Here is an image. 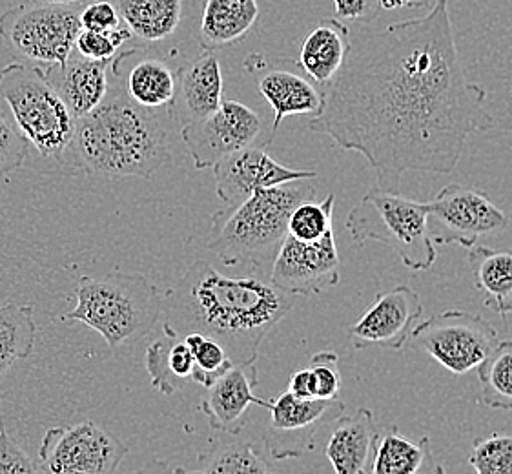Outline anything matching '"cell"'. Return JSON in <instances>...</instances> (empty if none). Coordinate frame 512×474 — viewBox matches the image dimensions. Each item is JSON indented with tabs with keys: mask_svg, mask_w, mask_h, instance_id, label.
I'll use <instances>...</instances> for the list:
<instances>
[{
	"mask_svg": "<svg viewBox=\"0 0 512 474\" xmlns=\"http://www.w3.org/2000/svg\"><path fill=\"white\" fill-rule=\"evenodd\" d=\"M451 0L383 28L358 24L310 130L367 159L378 188L407 172L452 174L472 134L494 128L487 93L467 79L454 41Z\"/></svg>",
	"mask_w": 512,
	"mask_h": 474,
	"instance_id": "1",
	"label": "cell"
},
{
	"mask_svg": "<svg viewBox=\"0 0 512 474\" xmlns=\"http://www.w3.org/2000/svg\"><path fill=\"white\" fill-rule=\"evenodd\" d=\"M296 296L270 279L228 278L197 259L163 296V329L199 332L223 345L234 365L256 363L268 332L294 309Z\"/></svg>",
	"mask_w": 512,
	"mask_h": 474,
	"instance_id": "2",
	"label": "cell"
},
{
	"mask_svg": "<svg viewBox=\"0 0 512 474\" xmlns=\"http://www.w3.org/2000/svg\"><path fill=\"white\" fill-rule=\"evenodd\" d=\"M121 55L112 61V83L103 103L75 123L72 145L61 163L88 174L150 181L170 161L163 121L135 104L119 83Z\"/></svg>",
	"mask_w": 512,
	"mask_h": 474,
	"instance_id": "3",
	"label": "cell"
},
{
	"mask_svg": "<svg viewBox=\"0 0 512 474\" xmlns=\"http://www.w3.org/2000/svg\"><path fill=\"white\" fill-rule=\"evenodd\" d=\"M312 179L261 188L236 207L217 210L206 248L225 265L272 267L288 234V217L303 201L316 197Z\"/></svg>",
	"mask_w": 512,
	"mask_h": 474,
	"instance_id": "4",
	"label": "cell"
},
{
	"mask_svg": "<svg viewBox=\"0 0 512 474\" xmlns=\"http://www.w3.org/2000/svg\"><path fill=\"white\" fill-rule=\"evenodd\" d=\"M75 299L77 307L61 320L79 321L99 332L112 349L146 338L163 314L161 292L137 272L81 278Z\"/></svg>",
	"mask_w": 512,
	"mask_h": 474,
	"instance_id": "5",
	"label": "cell"
},
{
	"mask_svg": "<svg viewBox=\"0 0 512 474\" xmlns=\"http://www.w3.org/2000/svg\"><path fill=\"white\" fill-rule=\"evenodd\" d=\"M427 219V203L376 186L350 210L347 230L356 243H383L396 252L405 267L421 272L436 261Z\"/></svg>",
	"mask_w": 512,
	"mask_h": 474,
	"instance_id": "6",
	"label": "cell"
},
{
	"mask_svg": "<svg viewBox=\"0 0 512 474\" xmlns=\"http://www.w3.org/2000/svg\"><path fill=\"white\" fill-rule=\"evenodd\" d=\"M0 95L28 143L42 157L62 161L72 145L77 119L44 70L28 62L6 64L0 68Z\"/></svg>",
	"mask_w": 512,
	"mask_h": 474,
	"instance_id": "7",
	"label": "cell"
},
{
	"mask_svg": "<svg viewBox=\"0 0 512 474\" xmlns=\"http://www.w3.org/2000/svg\"><path fill=\"white\" fill-rule=\"evenodd\" d=\"M81 30L75 6L24 2L0 17L2 44L15 57L41 70L64 64L75 50Z\"/></svg>",
	"mask_w": 512,
	"mask_h": 474,
	"instance_id": "8",
	"label": "cell"
},
{
	"mask_svg": "<svg viewBox=\"0 0 512 474\" xmlns=\"http://www.w3.org/2000/svg\"><path fill=\"white\" fill-rule=\"evenodd\" d=\"M412 341L452 374L476 371L498 343V330L467 310H443L416 325Z\"/></svg>",
	"mask_w": 512,
	"mask_h": 474,
	"instance_id": "9",
	"label": "cell"
},
{
	"mask_svg": "<svg viewBox=\"0 0 512 474\" xmlns=\"http://www.w3.org/2000/svg\"><path fill=\"white\" fill-rule=\"evenodd\" d=\"M429 232L438 245L471 248L483 236L502 232L507 216L485 192L469 186L447 185L427 201Z\"/></svg>",
	"mask_w": 512,
	"mask_h": 474,
	"instance_id": "10",
	"label": "cell"
},
{
	"mask_svg": "<svg viewBox=\"0 0 512 474\" xmlns=\"http://www.w3.org/2000/svg\"><path fill=\"white\" fill-rule=\"evenodd\" d=\"M41 469L53 474H112L128 447L92 422L53 427L42 438Z\"/></svg>",
	"mask_w": 512,
	"mask_h": 474,
	"instance_id": "11",
	"label": "cell"
},
{
	"mask_svg": "<svg viewBox=\"0 0 512 474\" xmlns=\"http://www.w3.org/2000/svg\"><path fill=\"white\" fill-rule=\"evenodd\" d=\"M263 132L261 117L239 101H223L214 114L181 126L186 150L199 170L212 168L245 148L270 145L261 139Z\"/></svg>",
	"mask_w": 512,
	"mask_h": 474,
	"instance_id": "12",
	"label": "cell"
},
{
	"mask_svg": "<svg viewBox=\"0 0 512 474\" xmlns=\"http://www.w3.org/2000/svg\"><path fill=\"white\" fill-rule=\"evenodd\" d=\"M265 444L276 460L299 458L314 449L316 436L345 413L341 398H297L292 392H283L270 402Z\"/></svg>",
	"mask_w": 512,
	"mask_h": 474,
	"instance_id": "13",
	"label": "cell"
},
{
	"mask_svg": "<svg viewBox=\"0 0 512 474\" xmlns=\"http://www.w3.org/2000/svg\"><path fill=\"white\" fill-rule=\"evenodd\" d=\"M270 281L296 298L321 294L339 285L341 263L336 228L312 243L287 234L270 267Z\"/></svg>",
	"mask_w": 512,
	"mask_h": 474,
	"instance_id": "14",
	"label": "cell"
},
{
	"mask_svg": "<svg viewBox=\"0 0 512 474\" xmlns=\"http://www.w3.org/2000/svg\"><path fill=\"white\" fill-rule=\"evenodd\" d=\"M421 316L423 303L418 292L409 285H398L379 292L369 309L350 325L349 338L358 351L369 347L400 351Z\"/></svg>",
	"mask_w": 512,
	"mask_h": 474,
	"instance_id": "15",
	"label": "cell"
},
{
	"mask_svg": "<svg viewBox=\"0 0 512 474\" xmlns=\"http://www.w3.org/2000/svg\"><path fill=\"white\" fill-rule=\"evenodd\" d=\"M216 192L226 207H236L261 188L285 185L299 179H316V170H296L277 163L267 146H252L228 155L212 166Z\"/></svg>",
	"mask_w": 512,
	"mask_h": 474,
	"instance_id": "16",
	"label": "cell"
},
{
	"mask_svg": "<svg viewBox=\"0 0 512 474\" xmlns=\"http://www.w3.org/2000/svg\"><path fill=\"white\" fill-rule=\"evenodd\" d=\"M257 383L259 372L256 363H239L232 365L208 387V394L201 403V413L205 414L214 431L239 434L250 405L270 407V402L254 394Z\"/></svg>",
	"mask_w": 512,
	"mask_h": 474,
	"instance_id": "17",
	"label": "cell"
},
{
	"mask_svg": "<svg viewBox=\"0 0 512 474\" xmlns=\"http://www.w3.org/2000/svg\"><path fill=\"white\" fill-rule=\"evenodd\" d=\"M223 72L214 52H205L177 70L174 103L168 108L179 126L201 121L223 103Z\"/></svg>",
	"mask_w": 512,
	"mask_h": 474,
	"instance_id": "18",
	"label": "cell"
},
{
	"mask_svg": "<svg viewBox=\"0 0 512 474\" xmlns=\"http://www.w3.org/2000/svg\"><path fill=\"white\" fill-rule=\"evenodd\" d=\"M112 61H92L73 50L64 64L52 66L44 73L73 117L79 119L103 103L112 83Z\"/></svg>",
	"mask_w": 512,
	"mask_h": 474,
	"instance_id": "19",
	"label": "cell"
},
{
	"mask_svg": "<svg viewBox=\"0 0 512 474\" xmlns=\"http://www.w3.org/2000/svg\"><path fill=\"white\" fill-rule=\"evenodd\" d=\"M376 418L370 409L361 407L350 416H339L328 438V462L338 474L370 473L374 445L378 440Z\"/></svg>",
	"mask_w": 512,
	"mask_h": 474,
	"instance_id": "20",
	"label": "cell"
},
{
	"mask_svg": "<svg viewBox=\"0 0 512 474\" xmlns=\"http://www.w3.org/2000/svg\"><path fill=\"white\" fill-rule=\"evenodd\" d=\"M257 90L274 110L270 137L274 139L285 117L318 115L325 103V93L305 75L288 68H268L257 79Z\"/></svg>",
	"mask_w": 512,
	"mask_h": 474,
	"instance_id": "21",
	"label": "cell"
},
{
	"mask_svg": "<svg viewBox=\"0 0 512 474\" xmlns=\"http://www.w3.org/2000/svg\"><path fill=\"white\" fill-rule=\"evenodd\" d=\"M350 48V28L339 19H325L308 33L299 50V68L308 77L327 86L338 75Z\"/></svg>",
	"mask_w": 512,
	"mask_h": 474,
	"instance_id": "22",
	"label": "cell"
},
{
	"mask_svg": "<svg viewBox=\"0 0 512 474\" xmlns=\"http://www.w3.org/2000/svg\"><path fill=\"white\" fill-rule=\"evenodd\" d=\"M259 19L257 0H206L199 44L205 52H217L245 39Z\"/></svg>",
	"mask_w": 512,
	"mask_h": 474,
	"instance_id": "23",
	"label": "cell"
},
{
	"mask_svg": "<svg viewBox=\"0 0 512 474\" xmlns=\"http://www.w3.org/2000/svg\"><path fill=\"white\" fill-rule=\"evenodd\" d=\"M467 261L474 289L480 292L483 305L507 321V316L512 314V250L474 245Z\"/></svg>",
	"mask_w": 512,
	"mask_h": 474,
	"instance_id": "24",
	"label": "cell"
},
{
	"mask_svg": "<svg viewBox=\"0 0 512 474\" xmlns=\"http://www.w3.org/2000/svg\"><path fill=\"white\" fill-rule=\"evenodd\" d=\"M443 473L431 451L429 438L410 440L394 427L378 434L370 462L372 474Z\"/></svg>",
	"mask_w": 512,
	"mask_h": 474,
	"instance_id": "25",
	"label": "cell"
},
{
	"mask_svg": "<svg viewBox=\"0 0 512 474\" xmlns=\"http://www.w3.org/2000/svg\"><path fill=\"white\" fill-rule=\"evenodd\" d=\"M144 365L154 389L164 396H172L179 389H183L186 380H192L195 360L190 347L181 336L164 330L159 340L148 345L144 354Z\"/></svg>",
	"mask_w": 512,
	"mask_h": 474,
	"instance_id": "26",
	"label": "cell"
},
{
	"mask_svg": "<svg viewBox=\"0 0 512 474\" xmlns=\"http://www.w3.org/2000/svg\"><path fill=\"white\" fill-rule=\"evenodd\" d=\"M126 28L144 42L166 41L183 19V0H115Z\"/></svg>",
	"mask_w": 512,
	"mask_h": 474,
	"instance_id": "27",
	"label": "cell"
},
{
	"mask_svg": "<svg viewBox=\"0 0 512 474\" xmlns=\"http://www.w3.org/2000/svg\"><path fill=\"white\" fill-rule=\"evenodd\" d=\"M124 90L135 104L148 110L170 108L177 90V72L161 59H144L126 75Z\"/></svg>",
	"mask_w": 512,
	"mask_h": 474,
	"instance_id": "28",
	"label": "cell"
},
{
	"mask_svg": "<svg viewBox=\"0 0 512 474\" xmlns=\"http://www.w3.org/2000/svg\"><path fill=\"white\" fill-rule=\"evenodd\" d=\"M37 323L31 305H0V383L15 361L26 360L35 349Z\"/></svg>",
	"mask_w": 512,
	"mask_h": 474,
	"instance_id": "29",
	"label": "cell"
},
{
	"mask_svg": "<svg viewBox=\"0 0 512 474\" xmlns=\"http://www.w3.org/2000/svg\"><path fill=\"white\" fill-rule=\"evenodd\" d=\"M476 372L483 405L512 411V340L496 343Z\"/></svg>",
	"mask_w": 512,
	"mask_h": 474,
	"instance_id": "30",
	"label": "cell"
},
{
	"mask_svg": "<svg viewBox=\"0 0 512 474\" xmlns=\"http://www.w3.org/2000/svg\"><path fill=\"white\" fill-rule=\"evenodd\" d=\"M190 473L203 474H265L270 471L267 462L254 451L250 442H226L214 445L208 453L197 458Z\"/></svg>",
	"mask_w": 512,
	"mask_h": 474,
	"instance_id": "31",
	"label": "cell"
},
{
	"mask_svg": "<svg viewBox=\"0 0 512 474\" xmlns=\"http://www.w3.org/2000/svg\"><path fill=\"white\" fill-rule=\"evenodd\" d=\"M334 205V194H328L319 203L310 199L297 205L288 217V236L296 237L305 243L321 239L328 230L334 228Z\"/></svg>",
	"mask_w": 512,
	"mask_h": 474,
	"instance_id": "32",
	"label": "cell"
},
{
	"mask_svg": "<svg viewBox=\"0 0 512 474\" xmlns=\"http://www.w3.org/2000/svg\"><path fill=\"white\" fill-rule=\"evenodd\" d=\"M183 340L194 354L195 369L192 374V382L199 383L206 389L216 382L223 372L228 371L234 365L223 349V345L217 343L210 336L199 334V332H190L183 336Z\"/></svg>",
	"mask_w": 512,
	"mask_h": 474,
	"instance_id": "33",
	"label": "cell"
},
{
	"mask_svg": "<svg viewBox=\"0 0 512 474\" xmlns=\"http://www.w3.org/2000/svg\"><path fill=\"white\" fill-rule=\"evenodd\" d=\"M469 464L478 474H512V436L494 433L474 440Z\"/></svg>",
	"mask_w": 512,
	"mask_h": 474,
	"instance_id": "34",
	"label": "cell"
},
{
	"mask_svg": "<svg viewBox=\"0 0 512 474\" xmlns=\"http://www.w3.org/2000/svg\"><path fill=\"white\" fill-rule=\"evenodd\" d=\"M132 37L126 26H119L112 31L81 30L75 41V50L82 57L92 61H112L115 52L123 46L124 42Z\"/></svg>",
	"mask_w": 512,
	"mask_h": 474,
	"instance_id": "35",
	"label": "cell"
},
{
	"mask_svg": "<svg viewBox=\"0 0 512 474\" xmlns=\"http://www.w3.org/2000/svg\"><path fill=\"white\" fill-rule=\"evenodd\" d=\"M308 369H310L312 378H314L316 398H321V400L339 398L341 372H339V356L336 352H316L310 360Z\"/></svg>",
	"mask_w": 512,
	"mask_h": 474,
	"instance_id": "36",
	"label": "cell"
},
{
	"mask_svg": "<svg viewBox=\"0 0 512 474\" xmlns=\"http://www.w3.org/2000/svg\"><path fill=\"white\" fill-rule=\"evenodd\" d=\"M28 155V139L21 130L0 115V177L21 168Z\"/></svg>",
	"mask_w": 512,
	"mask_h": 474,
	"instance_id": "37",
	"label": "cell"
},
{
	"mask_svg": "<svg viewBox=\"0 0 512 474\" xmlns=\"http://www.w3.org/2000/svg\"><path fill=\"white\" fill-rule=\"evenodd\" d=\"M79 21H81L82 30L103 31V33L123 26L121 13L117 10L115 2L110 0H90L88 4H84V8L79 11Z\"/></svg>",
	"mask_w": 512,
	"mask_h": 474,
	"instance_id": "38",
	"label": "cell"
},
{
	"mask_svg": "<svg viewBox=\"0 0 512 474\" xmlns=\"http://www.w3.org/2000/svg\"><path fill=\"white\" fill-rule=\"evenodd\" d=\"M41 471V467L22 451L11 438L4 422H0V474H31Z\"/></svg>",
	"mask_w": 512,
	"mask_h": 474,
	"instance_id": "39",
	"label": "cell"
},
{
	"mask_svg": "<svg viewBox=\"0 0 512 474\" xmlns=\"http://www.w3.org/2000/svg\"><path fill=\"white\" fill-rule=\"evenodd\" d=\"M336 19L354 24H372L381 13L379 0H334Z\"/></svg>",
	"mask_w": 512,
	"mask_h": 474,
	"instance_id": "40",
	"label": "cell"
},
{
	"mask_svg": "<svg viewBox=\"0 0 512 474\" xmlns=\"http://www.w3.org/2000/svg\"><path fill=\"white\" fill-rule=\"evenodd\" d=\"M288 391L292 392L297 398H316L314 391V378L310 369H299L290 376Z\"/></svg>",
	"mask_w": 512,
	"mask_h": 474,
	"instance_id": "41",
	"label": "cell"
},
{
	"mask_svg": "<svg viewBox=\"0 0 512 474\" xmlns=\"http://www.w3.org/2000/svg\"><path fill=\"white\" fill-rule=\"evenodd\" d=\"M381 10H401V8H420L423 0H379Z\"/></svg>",
	"mask_w": 512,
	"mask_h": 474,
	"instance_id": "42",
	"label": "cell"
},
{
	"mask_svg": "<svg viewBox=\"0 0 512 474\" xmlns=\"http://www.w3.org/2000/svg\"><path fill=\"white\" fill-rule=\"evenodd\" d=\"M28 4H57V6H75L81 8L82 4H88L90 0H24Z\"/></svg>",
	"mask_w": 512,
	"mask_h": 474,
	"instance_id": "43",
	"label": "cell"
},
{
	"mask_svg": "<svg viewBox=\"0 0 512 474\" xmlns=\"http://www.w3.org/2000/svg\"><path fill=\"white\" fill-rule=\"evenodd\" d=\"M432 2H434V0H423V4H425V6H427V4H432Z\"/></svg>",
	"mask_w": 512,
	"mask_h": 474,
	"instance_id": "44",
	"label": "cell"
}]
</instances>
